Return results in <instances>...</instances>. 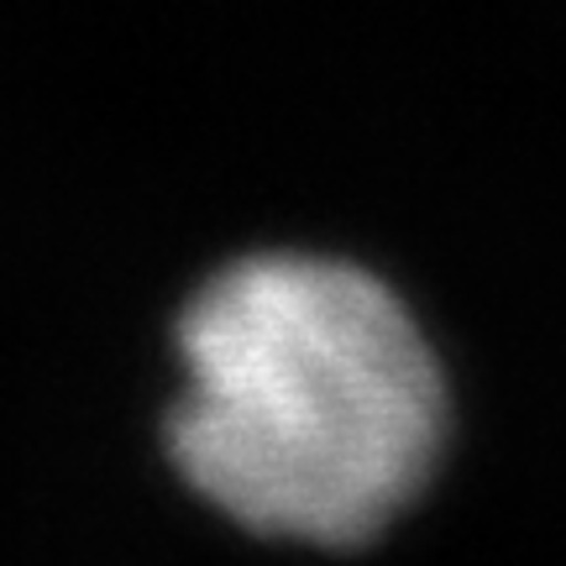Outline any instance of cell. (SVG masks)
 I'll list each match as a JSON object with an SVG mask.
<instances>
[{
	"label": "cell",
	"instance_id": "obj_1",
	"mask_svg": "<svg viewBox=\"0 0 566 566\" xmlns=\"http://www.w3.org/2000/svg\"><path fill=\"white\" fill-rule=\"evenodd\" d=\"M158 446L179 488L242 535L352 551L430 483L446 378L409 304L325 252L210 268L168 321Z\"/></svg>",
	"mask_w": 566,
	"mask_h": 566
}]
</instances>
